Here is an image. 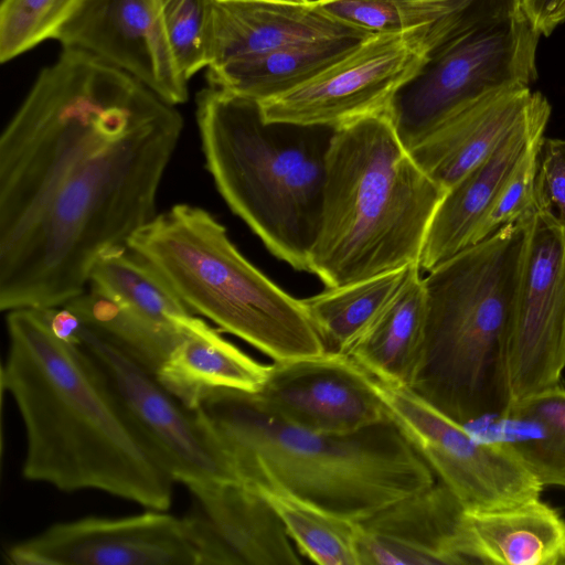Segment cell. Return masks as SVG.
<instances>
[{"label": "cell", "instance_id": "obj_1", "mask_svg": "<svg viewBox=\"0 0 565 565\" xmlns=\"http://www.w3.org/2000/svg\"><path fill=\"white\" fill-rule=\"evenodd\" d=\"M7 327L1 383L25 428L23 477L64 492L99 490L167 511L174 481L95 360L58 340L39 309L9 311Z\"/></svg>", "mask_w": 565, "mask_h": 565}, {"label": "cell", "instance_id": "obj_2", "mask_svg": "<svg viewBox=\"0 0 565 565\" xmlns=\"http://www.w3.org/2000/svg\"><path fill=\"white\" fill-rule=\"evenodd\" d=\"M198 409L241 482L354 522L436 483L390 418L352 434H320L282 419L256 394L228 388L211 392Z\"/></svg>", "mask_w": 565, "mask_h": 565}, {"label": "cell", "instance_id": "obj_3", "mask_svg": "<svg viewBox=\"0 0 565 565\" xmlns=\"http://www.w3.org/2000/svg\"><path fill=\"white\" fill-rule=\"evenodd\" d=\"M172 107L125 71L63 49L1 135L0 264L25 245L72 162Z\"/></svg>", "mask_w": 565, "mask_h": 565}, {"label": "cell", "instance_id": "obj_4", "mask_svg": "<svg viewBox=\"0 0 565 565\" xmlns=\"http://www.w3.org/2000/svg\"><path fill=\"white\" fill-rule=\"evenodd\" d=\"M527 218L428 271L422 355L409 388L456 422L497 417L511 404L508 350Z\"/></svg>", "mask_w": 565, "mask_h": 565}, {"label": "cell", "instance_id": "obj_5", "mask_svg": "<svg viewBox=\"0 0 565 565\" xmlns=\"http://www.w3.org/2000/svg\"><path fill=\"white\" fill-rule=\"evenodd\" d=\"M445 193L403 145L388 111L335 129L308 273L334 288L418 264Z\"/></svg>", "mask_w": 565, "mask_h": 565}, {"label": "cell", "instance_id": "obj_6", "mask_svg": "<svg viewBox=\"0 0 565 565\" xmlns=\"http://www.w3.org/2000/svg\"><path fill=\"white\" fill-rule=\"evenodd\" d=\"M195 117L217 191L267 249L309 271L334 128L264 120L257 102L209 86Z\"/></svg>", "mask_w": 565, "mask_h": 565}, {"label": "cell", "instance_id": "obj_7", "mask_svg": "<svg viewBox=\"0 0 565 565\" xmlns=\"http://www.w3.org/2000/svg\"><path fill=\"white\" fill-rule=\"evenodd\" d=\"M127 245L161 274L193 315L274 362L327 352L301 299L249 263L204 209L175 204L138 230Z\"/></svg>", "mask_w": 565, "mask_h": 565}, {"label": "cell", "instance_id": "obj_8", "mask_svg": "<svg viewBox=\"0 0 565 565\" xmlns=\"http://www.w3.org/2000/svg\"><path fill=\"white\" fill-rule=\"evenodd\" d=\"M542 34L519 6L462 24L430 54L388 110L409 150L439 122L494 92L531 86Z\"/></svg>", "mask_w": 565, "mask_h": 565}, {"label": "cell", "instance_id": "obj_9", "mask_svg": "<svg viewBox=\"0 0 565 565\" xmlns=\"http://www.w3.org/2000/svg\"><path fill=\"white\" fill-rule=\"evenodd\" d=\"M430 54L425 28L372 33L306 82L257 104L269 122L338 129L388 111Z\"/></svg>", "mask_w": 565, "mask_h": 565}, {"label": "cell", "instance_id": "obj_10", "mask_svg": "<svg viewBox=\"0 0 565 565\" xmlns=\"http://www.w3.org/2000/svg\"><path fill=\"white\" fill-rule=\"evenodd\" d=\"M374 385L387 417L465 509L540 498L543 484L503 443L477 437L409 387L375 377Z\"/></svg>", "mask_w": 565, "mask_h": 565}, {"label": "cell", "instance_id": "obj_11", "mask_svg": "<svg viewBox=\"0 0 565 565\" xmlns=\"http://www.w3.org/2000/svg\"><path fill=\"white\" fill-rule=\"evenodd\" d=\"M78 347L98 364L131 424L174 482L190 491L241 482L198 408L186 407L152 373L83 321Z\"/></svg>", "mask_w": 565, "mask_h": 565}, {"label": "cell", "instance_id": "obj_12", "mask_svg": "<svg viewBox=\"0 0 565 565\" xmlns=\"http://www.w3.org/2000/svg\"><path fill=\"white\" fill-rule=\"evenodd\" d=\"M564 369L565 227L537 211L527 218L509 341L511 404L558 385Z\"/></svg>", "mask_w": 565, "mask_h": 565}, {"label": "cell", "instance_id": "obj_13", "mask_svg": "<svg viewBox=\"0 0 565 565\" xmlns=\"http://www.w3.org/2000/svg\"><path fill=\"white\" fill-rule=\"evenodd\" d=\"M4 559L10 565H202L189 518L153 509L53 524L9 546Z\"/></svg>", "mask_w": 565, "mask_h": 565}, {"label": "cell", "instance_id": "obj_14", "mask_svg": "<svg viewBox=\"0 0 565 565\" xmlns=\"http://www.w3.org/2000/svg\"><path fill=\"white\" fill-rule=\"evenodd\" d=\"M256 395L282 419L320 434H352L388 418L374 377L341 353L274 362Z\"/></svg>", "mask_w": 565, "mask_h": 565}, {"label": "cell", "instance_id": "obj_15", "mask_svg": "<svg viewBox=\"0 0 565 565\" xmlns=\"http://www.w3.org/2000/svg\"><path fill=\"white\" fill-rule=\"evenodd\" d=\"M54 40L125 71L170 105L188 100L157 0H85Z\"/></svg>", "mask_w": 565, "mask_h": 565}, {"label": "cell", "instance_id": "obj_16", "mask_svg": "<svg viewBox=\"0 0 565 565\" xmlns=\"http://www.w3.org/2000/svg\"><path fill=\"white\" fill-rule=\"evenodd\" d=\"M202 565H299L300 554L265 497L244 482L190 491Z\"/></svg>", "mask_w": 565, "mask_h": 565}, {"label": "cell", "instance_id": "obj_17", "mask_svg": "<svg viewBox=\"0 0 565 565\" xmlns=\"http://www.w3.org/2000/svg\"><path fill=\"white\" fill-rule=\"evenodd\" d=\"M463 505L441 482L358 522L360 565H462Z\"/></svg>", "mask_w": 565, "mask_h": 565}, {"label": "cell", "instance_id": "obj_18", "mask_svg": "<svg viewBox=\"0 0 565 565\" xmlns=\"http://www.w3.org/2000/svg\"><path fill=\"white\" fill-rule=\"evenodd\" d=\"M551 105L541 93L511 135L480 164L449 188L430 221L418 265L431 270L472 245L495 194L530 145L544 136Z\"/></svg>", "mask_w": 565, "mask_h": 565}, {"label": "cell", "instance_id": "obj_19", "mask_svg": "<svg viewBox=\"0 0 565 565\" xmlns=\"http://www.w3.org/2000/svg\"><path fill=\"white\" fill-rule=\"evenodd\" d=\"M540 95L531 86H518L483 96L439 122L409 152L447 191L511 135Z\"/></svg>", "mask_w": 565, "mask_h": 565}, {"label": "cell", "instance_id": "obj_20", "mask_svg": "<svg viewBox=\"0 0 565 565\" xmlns=\"http://www.w3.org/2000/svg\"><path fill=\"white\" fill-rule=\"evenodd\" d=\"M370 34L330 17L313 0H214L210 66L294 44Z\"/></svg>", "mask_w": 565, "mask_h": 565}, {"label": "cell", "instance_id": "obj_21", "mask_svg": "<svg viewBox=\"0 0 565 565\" xmlns=\"http://www.w3.org/2000/svg\"><path fill=\"white\" fill-rule=\"evenodd\" d=\"M460 552L467 564L562 565L565 519L540 498L500 509H465Z\"/></svg>", "mask_w": 565, "mask_h": 565}, {"label": "cell", "instance_id": "obj_22", "mask_svg": "<svg viewBox=\"0 0 565 565\" xmlns=\"http://www.w3.org/2000/svg\"><path fill=\"white\" fill-rule=\"evenodd\" d=\"M182 340L154 374L160 384L195 409L215 390L259 393L270 365L263 364L223 338L221 330L191 315Z\"/></svg>", "mask_w": 565, "mask_h": 565}, {"label": "cell", "instance_id": "obj_23", "mask_svg": "<svg viewBox=\"0 0 565 565\" xmlns=\"http://www.w3.org/2000/svg\"><path fill=\"white\" fill-rule=\"evenodd\" d=\"M418 264L373 322L347 352L356 364L385 383L411 387L422 355L426 318L424 280Z\"/></svg>", "mask_w": 565, "mask_h": 565}, {"label": "cell", "instance_id": "obj_24", "mask_svg": "<svg viewBox=\"0 0 565 565\" xmlns=\"http://www.w3.org/2000/svg\"><path fill=\"white\" fill-rule=\"evenodd\" d=\"M365 38L311 41L233 60L207 67L206 78L212 87L244 99L260 102L306 82Z\"/></svg>", "mask_w": 565, "mask_h": 565}, {"label": "cell", "instance_id": "obj_25", "mask_svg": "<svg viewBox=\"0 0 565 565\" xmlns=\"http://www.w3.org/2000/svg\"><path fill=\"white\" fill-rule=\"evenodd\" d=\"M495 437L544 486L565 487V388L559 384L493 417Z\"/></svg>", "mask_w": 565, "mask_h": 565}, {"label": "cell", "instance_id": "obj_26", "mask_svg": "<svg viewBox=\"0 0 565 565\" xmlns=\"http://www.w3.org/2000/svg\"><path fill=\"white\" fill-rule=\"evenodd\" d=\"M409 266L301 299L327 352L347 354L397 291Z\"/></svg>", "mask_w": 565, "mask_h": 565}, {"label": "cell", "instance_id": "obj_27", "mask_svg": "<svg viewBox=\"0 0 565 565\" xmlns=\"http://www.w3.org/2000/svg\"><path fill=\"white\" fill-rule=\"evenodd\" d=\"M64 305L92 331L153 375L182 340L188 319L180 328L160 324L92 287Z\"/></svg>", "mask_w": 565, "mask_h": 565}, {"label": "cell", "instance_id": "obj_28", "mask_svg": "<svg viewBox=\"0 0 565 565\" xmlns=\"http://www.w3.org/2000/svg\"><path fill=\"white\" fill-rule=\"evenodd\" d=\"M87 287L160 324L180 328L193 315L161 274L128 245L114 247L96 259Z\"/></svg>", "mask_w": 565, "mask_h": 565}, {"label": "cell", "instance_id": "obj_29", "mask_svg": "<svg viewBox=\"0 0 565 565\" xmlns=\"http://www.w3.org/2000/svg\"><path fill=\"white\" fill-rule=\"evenodd\" d=\"M255 489L271 504L301 556L320 565H360L358 522L276 489Z\"/></svg>", "mask_w": 565, "mask_h": 565}, {"label": "cell", "instance_id": "obj_30", "mask_svg": "<svg viewBox=\"0 0 565 565\" xmlns=\"http://www.w3.org/2000/svg\"><path fill=\"white\" fill-rule=\"evenodd\" d=\"M161 23L182 77L212 62L214 0H157Z\"/></svg>", "mask_w": 565, "mask_h": 565}, {"label": "cell", "instance_id": "obj_31", "mask_svg": "<svg viewBox=\"0 0 565 565\" xmlns=\"http://www.w3.org/2000/svg\"><path fill=\"white\" fill-rule=\"evenodd\" d=\"M85 0H2L0 61L6 63L49 39Z\"/></svg>", "mask_w": 565, "mask_h": 565}, {"label": "cell", "instance_id": "obj_32", "mask_svg": "<svg viewBox=\"0 0 565 565\" xmlns=\"http://www.w3.org/2000/svg\"><path fill=\"white\" fill-rule=\"evenodd\" d=\"M405 28L426 29L431 52L466 22L523 6L522 0H393Z\"/></svg>", "mask_w": 565, "mask_h": 565}, {"label": "cell", "instance_id": "obj_33", "mask_svg": "<svg viewBox=\"0 0 565 565\" xmlns=\"http://www.w3.org/2000/svg\"><path fill=\"white\" fill-rule=\"evenodd\" d=\"M541 138L535 139L521 157L495 194L481 220L472 245L500 228L531 217L537 212L535 202L536 153Z\"/></svg>", "mask_w": 565, "mask_h": 565}, {"label": "cell", "instance_id": "obj_34", "mask_svg": "<svg viewBox=\"0 0 565 565\" xmlns=\"http://www.w3.org/2000/svg\"><path fill=\"white\" fill-rule=\"evenodd\" d=\"M535 202L565 227V139L542 137L536 153Z\"/></svg>", "mask_w": 565, "mask_h": 565}, {"label": "cell", "instance_id": "obj_35", "mask_svg": "<svg viewBox=\"0 0 565 565\" xmlns=\"http://www.w3.org/2000/svg\"><path fill=\"white\" fill-rule=\"evenodd\" d=\"M330 17L370 33L405 29L393 0H313Z\"/></svg>", "mask_w": 565, "mask_h": 565}, {"label": "cell", "instance_id": "obj_36", "mask_svg": "<svg viewBox=\"0 0 565 565\" xmlns=\"http://www.w3.org/2000/svg\"><path fill=\"white\" fill-rule=\"evenodd\" d=\"M565 0H522L524 11L539 32L550 35L555 26V18Z\"/></svg>", "mask_w": 565, "mask_h": 565}, {"label": "cell", "instance_id": "obj_37", "mask_svg": "<svg viewBox=\"0 0 565 565\" xmlns=\"http://www.w3.org/2000/svg\"><path fill=\"white\" fill-rule=\"evenodd\" d=\"M274 1H281V2H292V3H306L311 0H274Z\"/></svg>", "mask_w": 565, "mask_h": 565}, {"label": "cell", "instance_id": "obj_38", "mask_svg": "<svg viewBox=\"0 0 565 565\" xmlns=\"http://www.w3.org/2000/svg\"><path fill=\"white\" fill-rule=\"evenodd\" d=\"M562 13H563V15L565 17V3H564V6H563Z\"/></svg>", "mask_w": 565, "mask_h": 565}, {"label": "cell", "instance_id": "obj_39", "mask_svg": "<svg viewBox=\"0 0 565 565\" xmlns=\"http://www.w3.org/2000/svg\"><path fill=\"white\" fill-rule=\"evenodd\" d=\"M562 565H565V558H564V561L562 562Z\"/></svg>", "mask_w": 565, "mask_h": 565}]
</instances>
